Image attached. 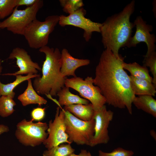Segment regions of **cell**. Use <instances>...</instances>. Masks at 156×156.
Returning a JSON list of instances; mask_svg holds the SVG:
<instances>
[{
	"instance_id": "obj_25",
	"label": "cell",
	"mask_w": 156,
	"mask_h": 156,
	"mask_svg": "<svg viewBox=\"0 0 156 156\" xmlns=\"http://www.w3.org/2000/svg\"><path fill=\"white\" fill-rule=\"evenodd\" d=\"M59 2L64 12L69 14L84 5L82 0H60Z\"/></svg>"
},
{
	"instance_id": "obj_3",
	"label": "cell",
	"mask_w": 156,
	"mask_h": 156,
	"mask_svg": "<svg viewBox=\"0 0 156 156\" xmlns=\"http://www.w3.org/2000/svg\"><path fill=\"white\" fill-rule=\"evenodd\" d=\"M39 51L44 53L45 59L41 68L42 76L35 78L33 88L39 94L56 96L65 86L66 78L60 73L61 52L57 48L47 46L39 49Z\"/></svg>"
},
{
	"instance_id": "obj_18",
	"label": "cell",
	"mask_w": 156,
	"mask_h": 156,
	"mask_svg": "<svg viewBox=\"0 0 156 156\" xmlns=\"http://www.w3.org/2000/svg\"><path fill=\"white\" fill-rule=\"evenodd\" d=\"M57 95L59 99L57 103L59 106L76 104L86 105L89 103V101L87 100L71 93L69 90V88L65 86L58 92Z\"/></svg>"
},
{
	"instance_id": "obj_29",
	"label": "cell",
	"mask_w": 156,
	"mask_h": 156,
	"mask_svg": "<svg viewBox=\"0 0 156 156\" xmlns=\"http://www.w3.org/2000/svg\"><path fill=\"white\" fill-rule=\"evenodd\" d=\"M38 1V0H17V7L23 5L30 6L34 4Z\"/></svg>"
},
{
	"instance_id": "obj_31",
	"label": "cell",
	"mask_w": 156,
	"mask_h": 156,
	"mask_svg": "<svg viewBox=\"0 0 156 156\" xmlns=\"http://www.w3.org/2000/svg\"><path fill=\"white\" fill-rule=\"evenodd\" d=\"M9 131L8 127L3 124H0V135L8 132Z\"/></svg>"
},
{
	"instance_id": "obj_19",
	"label": "cell",
	"mask_w": 156,
	"mask_h": 156,
	"mask_svg": "<svg viewBox=\"0 0 156 156\" xmlns=\"http://www.w3.org/2000/svg\"><path fill=\"white\" fill-rule=\"evenodd\" d=\"M132 103L137 109L156 117V100L152 96L143 95L135 96Z\"/></svg>"
},
{
	"instance_id": "obj_28",
	"label": "cell",
	"mask_w": 156,
	"mask_h": 156,
	"mask_svg": "<svg viewBox=\"0 0 156 156\" xmlns=\"http://www.w3.org/2000/svg\"><path fill=\"white\" fill-rule=\"evenodd\" d=\"M46 108L38 107L33 109L31 113V119L38 121L42 120L45 115Z\"/></svg>"
},
{
	"instance_id": "obj_5",
	"label": "cell",
	"mask_w": 156,
	"mask_h": 156,
	"mask_svg": "<svg viewBox=\"0 0 156 156\" xmlns=\"http://www.w3.org/2000/svg\"><path fill=\"white\" fill-rule=\"evenodd\" d=\"M64 111L65 132L68 141L71 144L73 142L77 145L89 146L94 133V120L83 121L69 112Z\"/></svg>"
},
{
	"instance_id": "obj_10",
	"label": "cell",
	"mask_w": 156,
	"mask_h": 156,
	"mask_svg": "<svg viewBox=\"0 0 156 156\" xmlns=\"http://www.w3.org/2000/svg\"><path fill=\"white\" fill-rule=\"evenodd\" d=\"M64 116V109L61 106L57 107L54 120L49 122L47 130L48 136L43 143L47 149L63 143L71 144L65 132Z\"/></svg>"
},
{
	"instance_id": "obj_6",
	"label": "cell",
	"mask_w": 156,
	"mask_h": 156,
	"mask_svg": "<svg viewBox=\"0 0 156 156\" xmlns=\"http://www.w3.org/2000/svg\"><path fill=\"white\" fill-rule=\"evenodd\" d=\"M43 4V0H38L33 5L23 10H18L16 7L9 16L0 22V29L6 28L14 34L23 35L25 28L36 19L37 14Z\"/></svg>"
},
{
	"instance_id": "obj_23",
	"label": "cell",
	"mask_w": 156,
	"mask_h": 156,
	"mask_svg": "<svg viewBox=\"0 0 156 156\" xmlns=\"http://www.w3.org/2000/svg\"><path fill=\"white\" fill-rule=\"evenodd\" d=\"M71 144H61L47 149L43 152V156H68L75 151Z\"/></svg>"
},
{
	"instance_id": "obj_24",
	"label": "cell",
	"mask_w": 156,
	"mask_h": 156,
	"mask_svg": "<svg viewBox=\"0 0 156 156\" xmlns=\"http://www.w3.org/2000/svg\"><path fill=\"white\" fill-rule=\"evenodd\" d=\"M17 0H0V19L9 16L17 7Z\"/></svg>"
},
{
	"instance_id": "obj_30",
	"label": "cell",
	"mask_w": 156,
	"mask_h": 156,
	"mask_svg": "<svg viewBox=\"0 0 156 156\" xmlns=\"http://www.w3.org/2000/svg\"><path fill=\"white\" fill-rule=\"evenodd\" d=\"M90 153L86 150L83 149L81 151L80 153L78 155L73 153L68 156H88Z\"/></svg>"
},
{
	"instance_id": "obj_14",
	"label": "cell",
	"mask_w": 156,
	"mask_h": 156,
	"mask_svg": "<svg viewBox=\"0 0 156 156\" xmlns=\"http://www.w3.org/2000/svg\"><path fill=\"white\" fill-rule=\"evenodd\" d=\"M60 73L63 77L72 76L76 77L75 72L78 68L88 65L90 60L88 59H79L72 56L66 49L61 52Z\"/></svg>"
},
{
	"instance_id": "obj_9",
	"label": "cell",
	"mask_w": 156,
	"mask_h": 156,
	"mask_svg": "<svg viewBox=\"0 0 156 156\" xmlns=\"http://www.w3.org/2000/svg\"><path fill=\"white\" fill-rule=\"evenodd\" d=\"M86 10L82 7L68 16L60 15L58 23L62 27L72 25L82 29L84 31L83 37L85 40L88 42L93 32H100L102 23L92 21L86 18Z\"/></svg>"
},
{
	"instance_id": "obj_34",
	"label": "cell",
	"mask_w": 156,
	"mask_h": 156,
	"mask_svg": "<svg viewBox=\"0 0 156 156\" xmlns=\"http://www.w3.org/2000/svg\"><path fill=\"white\" fill-rule=\"evenodd\" d=\"M88 156H92V155H91L90 153V154H89V155Z\"/></svg>"
},
{
	"instance_id": "obj_7",
	"label": "cell",
	"mask_w": 156,
	"mask_h": 156,
	"mask_svg": "<svg viewBox=\"0 0 156 156\" xmlns=\"http://www.w3.org/2000/svg\"><path fill=\"white\" fill-rule=\"evenodd\" d=\"M31 119H24L16 126L15 135L19 142L24 146L35 147L43 143L48 136L46 131L48 125L38 121L34 122Z\"/></svg>"
},
{
	"instance_id": "obj_20",
	"label": "cell",
	"mask_w": 156,
	"mask_h": 156,
	"mask_svg": "<svg viewBox=\"0 0 156 156\" xmlns=\"http://www.w3.org/2000/svg\"><path fill=\"white\" fill-rule=\"evenodd\" d=\"M16 79L13 82L10 83L4 84L0 80V96L2 95L10 96L13 98L15 93L13 91L14 88L22 82L28 79L40 76L38 74H30L26 76H22L21 75H15Z\"/></svg>"
},
{
	"instance_id": "obj_27",
	"label": "cell",
	"mask_w": 156,
	"mask_h": 156,
	"mask_svg": "<svg viewBox=\"0 0 156 156\" xmlns=\"http://www.w3.org/2000/svg\"><path fill=\"white\" fill-rule=\"evenodd\" d=\"M134 154V152L132 151L127 150L121 147H118L109 153L99 150L98 156H132Z\"/></svg>"
},
{
	"instance_id": "obj_15",
	"label": "cell",
	"mask_w": 156,
	"mask_h": 156,
	"mask_svg": "<svg viewBox=\"0 0 156 156\" xmlns=\"http://www.w3.org/2000/svg\"><path fill=\"white\" fill-rule=\"evenodd\" d=\"M27 81V88L17 98L22 105L25 106L31 104H37L40 106L46 104L47 103V100L37 93L33 88L31 79H28Z\"/></svg>"
},
{
	"instance_id": "obj_8",
	"label": "cell",
	"mask_w": 156,
	"mask_h": 156,
	"mask_svg": "<svg viewBox=\"0 0 156 156\" xmlns=\"http://www.w3.org/2000/svg\"><path fill=\"white\" fill-rule=\"evenodd\" d=\"M65 86L77 91L84 99L90 101L94 111L100 109L106 103L100 89L94 85V79L91 77H87L84 80L77 76L66 78Z\"/></svg>"
},
{
	"instance_id": "obj_33",
	"label": "cell",
	"mask_w": 156,
	"mask_h": 156,
	"mask_svg": "<svg viewBox=\"0 0 156 156\" xmlns=\"http://www.w3.org/2000/svg\"><path fill=\"white\" fill-rule=\"evenodd\" d=\"M2 61L1 59H0V73L1 72L2 70Z\"/></svg>"
},
{
	"instance_id": "obj_21",
	"label": "cell",
	"mask_w": 156,
	"mask_h": 156,
	"mask_svg": "<svg viewBox=\"0 0 156 156\" xmlns=\"http://www.w3.org/2000/svg\"><path fill=\"white\" fill-rule=\"evenodd\" d=\"M122 67L124 69L128 70L133 77L138 79H146L152 83L153 78L149 75L147 67L141 66L135 62L129 63L124 62Z\"/></svg>"
},
{
	"instance_id": "obj_35",
	"label": "cell",
	"mask_w": 156,
	"mask_h": 156,
	"mask_svg": "<svg viewBox=\"0 0 156 156\" xmlns=\"http://www.w3.org/2000/svg\"><path fill=\"white\" fill-rule=\"evenodd\" d=\"M1 29L0 28V29Z\"/></svg>"
},
{
	"instance_id": "obj_26",
	"label": "cell",
	"mask_w": 156,
	"mask_h": 156,
	"mask_svg": "<svg viewBox=\"0 0 156 156\" xmlns=\"http://www.w3.org/2000/svg\"><path fill=\"white\" fill-rule=\"evenodd\" d=\"M144 57L143 66L149 68L153 77L152 83L156 86V52H153L148 57Z\"/></svg>"
},
{
	"instance_id": "obj_22",
	"label": "cell",
	"mask_w": 156,
	"mask_h": 156,
	"mask_svg": "<svg viewBox=\"0 0 156 156\" xmlns=\"http://www.w3.org/2000/svg\"><path fill=\"white\" fill-rule=\"evenodd\" d=\"M13 99L10 96H0V116L5 118L13 113L14 107L16 105Z\"/></svg>"
},
{
	"instance_id": "obj_13",
	"label": "cell",
	"mask_w": 156,
	"mask_h": 156,
	"mask_svg": "<svg viewBox=\"0 0 156 156\" xmlns=\"http://www.w3.org/2000/svg\"><path fill=\"white\" fill-rule=\"evenodd\" d=\"M8 59H16V64L19 70L13 73H8L3 75L15 76L30 74H36L38 73V70H41L38 64L34 62L27 52L23 48L19 47L14 48Z\"/></svg>"
},
{
	"instance_id": "obj_4",
	"label": "cell",
	"mask_w": 156,
	"mask_h": 156,
	"mask_svg": "<svg viewBox=\"0 0 156 156\" xmlns=\"http://www.w3.org/2000/svg\"><path fill=\"white\" fill-rule=\"evenodd\" d=\"M59 16L51 15L41 21L35 19L25 28L23 35L31 48L40 49L47 46L49 37L58 23Z\"/></svg>"
},
{
	"instance_id": "obj_1",
	"label": "cell",
	"mask_w": 156,
	"mask_h": 156,
	"mask_svg": "<svg viewBox=\"0 0 156 156\" xmlns=\"http://www.w3.org/2000/svg\"><path fill=\"white\" fill-rule=\"evenodd\" d=\"M124 58L116 57L105 49L96 67L94 84L100 89L106 103L120 109L126 108L132 113V104L135 95L131 86L129 76L122 67Z\"/></svg>"
},
{
	"instance_id": "obj_11",
	"label": "cell",
	"mask_w": 156,
	"mask_h": 156,
	"mask_svg": "<svg viewBox=\"0 0 156 156\" xmlns=\"http://www.w3.org/2000/svg\"><path fill=\"white\" fill-rule=\"evenodd\" d=\"M113 116V112L110 110H107L105 105L94 111L93 118L95 121L94 133L90 146L93 147L108 142L109 137L108 129Z\"/></svg>"
},
{
	"instance_id": "obj_16",
	"label": "cell",
	"mask_w": 156,
	"mask_h": 156,
	"mask_svg": "<svg viewBox=\"0 0 156 156\" xmlns=\"http://www.w3.org/2000/svg\"><path fill=\"white\" fill-rule=\"evenodd\" d=\"M132 90L134 95L155 96L156 86L146 80L136 78L129 76Z\"/></svg>"
},
{
	"instance_id": "obj_17",
	"label": "cell",
	"mask_w": 156,
	"mask_h": 156,
	"mask_svg": "<svg viewBox=\"0 0 156 156\" xmlns=\"http://www.w3.org/2000/svg\"><path fill=\"white\" fill-rule=\"evenodd\" d=\"M64 109L67 111L77 118L84 121L93 119L94 111L92 104H76L64 106Z\"/></svg>"
},
{
	"instance_id": "obj_32",
	"label": "cell",
	"mask_w": 156,
	"mask_h": 156,
	"mask_svg": "<svg viewBox=\"0 0 156 156\" xmlns=\"http://www.w3.org/2000/svg\"><path fill=\"white\" fill-rule=\"evenodd\" d=\"M151 135L156 140V134L155 131L153 130H151L150 131Z\"/></svg>"
},
{
	"instance_id": "obj_2",
	"label": "cell",
	"mask_w": 156,
	"mask_h": 156,
	"mask_svg": "<svg viewBox=\"0 0 156 156\" xmlns=\"http://www.w3.org/2000/svg\"><path fill=\"white\" fill-rule=\"evenodd\" d=\"M135 2L133 0L120 12L109 16L100 28L101 41L105 49L110 50L116 57L120 49L127 47L135 27L130 18L135 10Z\"/></svg>"
},
{
	"instance_id": "obj_12",
	"label": "cell",
	"mask_w": 156,
	"mask_h": 156,
	"mask_svg": "<svg viewBox=\"0 0 156 156\" xmlns=\"http://www.w3.org/2000/svg\"><path fill=\"white\" fill-rule=\"evenodd\" d=\"M136 27L134 35L132 37L127 46L128 48L135 47L141 42H144L147 46V50L144 57L149 56L155 51L156 38L154 34H151L153 30V26L147 24L142 16H137L133 22Z\"/></svg>"
}]
</instances>
